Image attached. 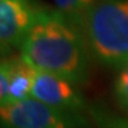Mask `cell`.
<instances>
[{
	"label": "cell",
	"instance_id": "obj_1",
	"mask_svg": "<svg viewBox=\"0 0 128 128\" xmlns=\"http://www.w3.org/2000/svg\"><path fill=\"white\" fill-rule=\"evenodd\" d=\"M20 52L40 72L84 82L89 74V48L80 29L56 9L39 8Z\"/></svg>",
	"mask_w": 128,
	"mask_h": 128
},
{
	"label": "cell",
	"instance_id": "obj_2",
	"mask_svg": "<svg viewBox=\"0 0 128 128\" xmlns=\"http://www.w3.org/2000/svg\"><path fill=\"white\" fill-rule=\"evenodd\" d=\"M77 28L100 63L114 68L128 63V0H98Z\"/></svg>",
	"mask_w": 128,
	"mask_h": 128
},
{
	"label": "cell",
	"instance_id": "obj_3",
	"mask_svg": "<svg viewBox=\"0 0 128 128\" xmlns=\"http://www.w3.org/2000/svg\"><path fill=\"white\" fill-rule=\"evenodd\" d=\"M0 118L4 128H78L69 112L54 108L33 97L2 104Z\"/></svg>",
	"mask_w": 128,
	"mask_h": 128
},
{
	"label": "cell",
	"instance_id": "obj_4",
	"mask_svg": "<svg viewBox=\"0 0 128 128\" xmlns=\"http://www.w3.org/2000/svg\"><path fill=\"white\" fill-rule=\"evenodd\" d=\"M38 7L29 0H0V47L2 51L20 47L32 29Z\"/></svg>",
	"mask_w": 128,
	"mask_h": 128
},
{
	"label": "cell",
	"instance_id": "obj_5",
	"mask_svg": "<svg viewBox=\"0 0 128 128\" xmlns=\"http://www.w3.org/2000/svg\"><path fill=\"white\" fill-rule=\"evenodd\" d=\"M77 86L64 77L38 71L30 97L54 108L74 112L84 107V100Z\"/></svg>",
	"mask_w": 128,
	"mask_h": 128
},
{
	"label": "cell",
	"instance_id": "obj_6",
	"mask_svg": "<svg viewBox=\"0 0 128 128\" xmlns=\"http://www.w3.org/2000/svg\"><path fill=\"white\" fill-rule=\"evenodd\" d=\"M7 59L10 68V82L8 98L3 104L20 102L30 97L34 80L38 72L21 54L20 56H12Z\"/></svg>",
	"mask_w": 128,
	"mask_h": 128
},
{
	"label": "cell",
	"instance_id": "obj_7",
	"mask_svg": "<svg viewBox=\"0 0 128 128\" xmlns=\"http://www.w3.org/2000/svg\"><path fill=\"white\" fill-rule=\"evenodd\" d=\"M97 2L98 0H54L55 9L76 26Z\"/></svg>",
	"mask_w": 128,
	"mask_h": 128
},
{
	"label": "cell",
	"instance_id": "obj_8",
	"mask_svg": "<svg viewBox=\"0 0 128 128\" xmlns=\"http://www.w3.org/2000/svg\"><path fill=\"white\" fill-rule=\"evenodd\" d=\"M114 94L119 106L128 110V63L119 68V73L114 84Z\"/></svg>",
	"mask_w": 128,
	"mask_h": 128
},
{
	"label": "cell",
	"instance_id": "obj_9",
	"mask_svg": "<svg viewBox=\"0 0 128 128\" xmlns=\"http://www.w3.org/2000/svg\"><path fill=\"white\" fill-rule=\"evenodd\" d=\"M9 82H10V68L8 59L2 60L0 66V101L2 104L7 101L9 94Z\"/></svg>",
	"mask_w": 128,
	"mask_h": 128
}]
</instances>
